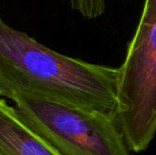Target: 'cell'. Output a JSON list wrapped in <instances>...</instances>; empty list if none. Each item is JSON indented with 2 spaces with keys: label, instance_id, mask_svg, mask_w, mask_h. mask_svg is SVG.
<instances>
[{
  "label": "cell",
  "instance_id": "cell-2",
  "mask_svg": "<svg viewBox=\"0 0 156 155\" xmlns=\"http://www.w3.org/2000/svg\"><path fill=\"white\" fill-rule=\"evenodd\" d=\"M11 100L19 118L60 155H131L116 117L38 96Z\"/></svg>",
  "mask_w": 156,
  "mask_h": 155
},
{
  "label": "cell",
  "instance_id": "cell-4",
  "mask_svg": "<svg viewBox=\"0 0 156 155\" xmlns=\"http://www.w3.org/2000/svg\"><path fill=\"white\" fill-rule=\"evenodd\" d=\"M0 155H60L0 98Z\"/></svg>",
  "mask_w": 156,
  "mask_h": 155
},
{
  "label": "cell",
  "instance_id": "cell-3",
  "mask_svg": "<svg viewBox=\"0 0 156 155\" xmlns=\"http://www.w3.org/2000/svg\"><path fill=\"white\" fill-rule=\"evenodd\" d=\"M119 68L116 120L129 151L141 152L156 134V0H144Z\"/></svg>",
  "mask_w": 156,
  "mask_h": 155
},
{
  "label": "cell",
  "instance_id": "cell-5",
  "mask_svg": "<svg viewBox=\"0 0 156 155\" xmlns=\"http://www.w3.org/2000/svg\"><path fill=\"white\" fill-rule=\"evenodd\" d=\"M69 2L73 10L87 19L97 18L105 11V0H69Z\"/></svg>",
  "mask_w": 156,
  "mask_h": 155
},
{
  "label": "cell",
  "instance_id": "cell-6",
  "mask_svg": "<svg viewBox=\"0 0 156 155\" xmlns=\"http://www.w3.org/2000/svg\"><path fill=\"white\" fill-rule=\"evenodd\" d=\"M0 97H2V93H1V90H0Z\"/></svg>",
  "mask_w": 156,
  "mask_h": 155
},
{
  "label": "cell",
  "instance_id": "cell-1",
  "mask_svg": "<svg viewBox=\"0 0 156 155\" xmlns=\"http://www.w3.org/2000/svg\"><path fill=\"white\" fill-rule=\"evenodd\" d=\"M120 68L64 55L14 29L0 16V90L31 95L116 117Z\"/></svg>",
  "mask_w": 156,
  "mask_h": 155
}]
</instances>
